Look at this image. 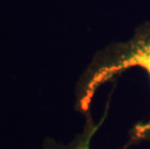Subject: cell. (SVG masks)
<instances>
[{
    "label": "cell",
    "mask_w": 150,
    "mask_h": 149,
    "mask_svg": "<svg viewBox=\"0 0 150 149\" xmlns=\"http://www.w3.org/2000/svg\"><path fill=\"white\" fill-rule=\"evenodd\" d=\"M97 130V126L94 124L92 119L87 118V123L81 134L78 135L71 143L61 145L53 141H47L45 144L44 149H91L90 143L93 135Z\"/></svg>",
    "instance_id": "2"
},
{
    "label": "cell",
    "mask_w": 150,
    "mask_h": 149,
    "mask_svg": "<svg viewBox=\"0 0 150 149\" xmlns=\"http://www.w3.org/2000/svg\"><path fill=\"white\" fill-rule=\"evenodd\" d=\"M132 67L143 69L150 77V23L137 29L131 40L107 47L95 56L76 87V109L88 113L95 92L102 84ZM132 142H150V119L134 126Z\"/></svg>",
    "instance_id": "1"
}]
</instances>
